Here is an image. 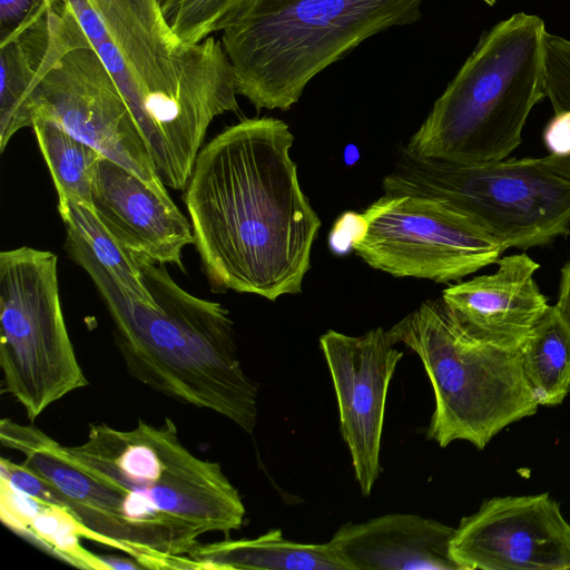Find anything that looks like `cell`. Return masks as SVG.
<instances>
[{"mask_svg":"<svg viewBox=\"0 0 570 570\" xmlns=\"http://www.w3.org/2000/svg\"><path fill=\"white\" fill-rule=\"evenodd\" d=\"M7 446L48 482L58 505L148 569H196L199 537L240 530L245 505L217 462L195 455L174 421L141 419L131 430L91 424L85 442L66 446L18 424Z\"/></svg>","mask_w":570,"mask_h":570,"instance_id":"cell-1","label":"cell"},{"mask_svg":"<svg viewBox=\"0 0 570 570\" xmlns=\"http://www.w3.org/2000/svg\"><path fill=\"white\" fill-rule=\"evenodd\" d=\"M293 141L283 120L249 118L198 153L185 203L214 285L269 301L302 291L321 220L302 190Z\"/></svg>","mask_w":570,"mask_h":570,"instance_id":"cell-2","label":"cell"},{"mask_svg":"<svg viewBox=\"0 0 570 570\" xmlns=\"http://www.w3.org/2000/svg\"><path fill=\"white\" fill-rule=\"evenodd\" d=\"M118 83L165 186L183 190L215 117L238 112L222 41L184 45L157 0H66Z\"/></svg>","mask_w":570,"mask_h":570,"instance_id":"cell-3","label":"cell"},{"mask_svg":"<svg viewBox=\"0 0 570 570\" xmlns=\"http://www.w3.org/2000/svg\"><path fill=\"white\" fill-rule=\"evenodd\" d=\"M66 245L107 307L128 373L160 394L216 412L253 433L258 386L238 358L229 312L183 289L165 264L134 253L155 302L135 299L82 246L69 239Z\"/></svg>","mask_w":570,"mask_h":570,"instance_id":"cell-4","label":"cell"},{"mask_svg":"<svg viewBox=\"0 0 570 570\" xmlns=\"http://www.w3.org/2000/svg\"><path fill=\"white\" fill-rule=\"evenodd\" d=\"M424 0H246L222 30L237 94L287 110L306 85L365 39L422 17Z\"/></svg>","mask_w":570,"mask_h":570,"instance_id":"cell-5","label":"cell"},{"mask_svg":"<svg viewBox=\"0 0 570 570\" xmlns=\"http://www.w3.org/2000/svg\"><path fill=\"white\" fill-rule=\"evenodd\" d=\"M543 19L517 12L485 31L402 149L453 163L505 159L547 98Z\"/></svg>","mask_w":570,"mask_h":570,"instance_id":"cell-6","label":"cell"},{"mask_svg":"<svg viewBox=\"0 0 570 570\" xmlns=\"http://www.w3.org/2000/svg\"><path fill=\"white\" fill-rule=\"evenodd\" d=\"M387 333L423 364L435 401L426 439L441 448L464 440L482 450L505 426L537 412L519 352L470 338L442 299L423 302Z\"/></svg>","mask_w":570,"mask_h":570,"instance_id":"cell-7","label":"cell"},{"mask_svg":"<svg viewBox=\"0 0 570 570\" xmlns=\"http://www.w3.org/2000/svg\"><path fill=\"white\" fill-rule=\"evenodd\" d=\"M382 186L385 193L442 200L476 223L503 252L546 246L570 232V180L538 158L453 163L401 149Z\"/></svg>","mask_w":570,"mask_h":570,"instance_id":"cell-8","label":"cell"},{"mask_svg":"<svg viewBox=\"0 0 570 570\" xmlns=\"http://www.w3.org/2000/svg\"><path fill=\"white\" fill-rule=\"evenodd\" d=\"M49 19V46L28 104L32 125L50 120L165 189L127 99L66 0H50Z\"/></svg>","mask_w":570,"mask_h":570,"instance_id":"cell-9","label":"cell"},{"mask_svg":"<svg viewBox=\"0 0 570 570\" xmlns=\"http://www.w3.org/2000/svg\"><path fill=\"white\" fill-rule=\"evenodd\" d=\"M57 256L28 246L0 253V367L3 391L33 422L87 386L68 334Z\"/></svg>","mask_w":570,"mask_h":570,"instance_id":"cell-10","label":"cell"},{"mask_svg":"<svg viewBox=\"0 0 570 570\" xmlns=\"http://www.w3.org/2000/svg\"><path fill=\"white\" fill-rule=\"evenodd\" d=\"M353 220V250L394 277L460 281L504 253L471 218L423 195L385 193Z\"/></svg>","mask_w":570,"mask_h":570,"instance_id":"cell-11","label":"cell"},{"mask_svg":"<svg viewBox=\"0 0 570 570\" xmlns=\"http://www.w3.org/2000/svg\"><path fill=\"white\" fill-rule=\"evenodd\" d=\"M451 556L461 570H570V523L549 493L492 498L461 519Z\"/></svg>","mask_w":570,"mask_h":570,"instance_id":"cell-12","label":"cell"},{"mask_svg":"<svg viewBox=\"0 0 570 570\" xmlns=\"http://www.w3.org/2000/svg\"><path fill=\"white\" fill-rule=\"evenodd\" d=\"M394 345L383 327L360 336L328 330L320 337L336 395L340 431L365 497L371 494L381 473L386 396L403 356Z\"/></svg>","mask_w":570,"mask_h":570,"instance_id":"cell-13","label":"cell"},{"mask_svg":"<svg viewBox=\"0 0 570 570\" xmlns=\"http://www.w3.org/2000/svg\"><path fill=\"white\" fill-rule=\"evenodd\" d=\"M491 274L451 285L442 301L470 338L517 352L549 308L534 274L540 265L527 254L500 257Z\"/></svg>","mask_w":570,"mask_h":570,"instance_id":"cell-14","label":"cell"},{"mask_svg":"<svg viewBox=\"0 0 570 570\" xmlns=\"http://www.w3.org/2000/svg\"><path fill=\"white\" fill-rule=\"evenodd\" d=\"M91 207L109 233L128 250L181 267V254L194 244L190 220L165 189L145 181L104 157L91 191Z\"/></svg>","mask_w":570,"mask_h":570,"instance_id":"cell-15","label":"cell"},{"mask_svg":"<svg viewBox=\"0 0 570 570\" xmlns=\"http://www.w3.org/2000/svg\"><path fill=\"white\" fill-rule=\"evenodd\" d=\"M455 528L417 514L348 522L330 542L351 570H461L451 556Z\"/></svg>","mask_w":570,"mask_h":570,"instance_id":"cell-16","label":"cell"},{"mask_svg":"<svg viewBox=\"0 0 570 570\" xmlns=\"http://www.w3.org/2000/svg\"><path fill=\"white\" fill-rule=\"evenodd\" d=\"M50 0L11 31L0 33V151L19 130L32 127L31 90L50 40Z\"/></svg>","mask_w":570,"mask_h":570,"instance_id":"cell-17","label":"cell"},{"mask_svg":"<svg viewBox=\"0 0 570 570\" xmlns=\"http://www.w3.org/2000/svg\"><path fill=\"white\" fill-rule=\"evenodd\" d=\"M200 570H351L334 546L299 543L271 530L253 539L199 543L188 556Z\"/></svg>","mask_w":570,"mask_h":570,"instance_id":"cell-18","label":"cell"},{"mask_svg":"<svg viewBox=\"0 0 570 570\" xmlns=\"http://www.w3.org/2000/svg\"><path fill=\"white\" fill-rule=\"evenodd\" d=\"M0 517L11 530L31 537L76 567L109 570L104 558L86 550L80 540L112 548L110 541L85 527L68 509L36 500L2 478Z\"/></svg>","mask_w":570,"mask_h":570,"instance_id":"cell-19","label":"cell"},{"mask_svg":"<svg viewBox=\"0 0 570 570\" xmlns=\"http://www.w3.org/2000/svg\"><path fill=\"white\" fill-rule=\"evenodd\" d=\"M518 352L538 405L562 403L570 392V326L554 305L549 306Z\"/></svg>","mask_w":570,"mask_h":570,"instance_id":"cell-20","label":"cell"},{"mask_svg":"<svg viewBox=\"0 0 570 570\" xmlns=\"http://www.w3.org/2000/svg\"><path fill=\"white\" fill-rule=\"evenodd\" d=\"M58 212L66 226L67 239L82 246L135 299L153 304L135 254L125 248L105 227L91 205L58 197Z\"/></svg>","mask_w":570,"mask_h":570,"instance_id":"cell-21","label":"cell"},{"mask_svg":"<svg viewBox=\"0 0 570 570\" xmlns=\"http://www.w3.org/2000/svg\"><path fill=\"white\" fill-rule=\"evenodd\" d=\"M31 128L58 197L91 205L92 184L104 156L50 120L36 119Z\"/></svg>","mask_w":570,"mask_h":570,"instance_id":"cell-22","label":"cell"},{"mask_svg":"<svg viewBox=\"0 0 570 570\" xmlns=\"http://www.w3.org/2000/svg\"><path fill=\"white\" fill-rule=\"evenodd\" d=\"M173 32L195 45L222 31L246 0H157Z\"/></svg>","mask_w":570,"mask_h":570,"instance_id":"cell-23","label":"cell"},{"mask_svg":"<svg viewBox=\"0 0 570 570\" xmlns=\"http://www.w3.org/2000/svg\"><path fill=\"white\" fill-rule=\"evenodd\" d=\"M546 92L553 111L570 110V40L547 31Z\"/></svg>","mask_w":570,"mask_h":570,"instance_id":"cell-24","label":"cell"},{"mask_svg":"<svg viewBox=\"0 0 570 570\" xmlns=\"http://www.w3.org/2000/svg\"><path fill=\"white\" fill-rule=\"evenodd\" d=\"M543 142L552 155L570 154V110L554 112L543 130Z\"/></svg>","mask_w":570,"mask_h":570,"instance_id":"cell-25","label":"cell"},{"mask_svg":"<svg viewBox=\"0 0 570 570\" xmlns=\"http://www.w3.org/2000/svg\"><path fill=\"white\" fill-rule=\"evenodd\" d=\"M47 0H0V33L11 31Z\"/></svg>","mask_w":570,"mask_h":570,"instance_id":"cell-26","label":"cell"},{"mask_svg":"<svg viewBox=\"0 0 570 570\" xmlns=\"http://www.w3.org/2000/svg\"><path fill=\"white\" fill-rule=\"evenodd\" d=\"M554 306L562 320L570 326V261L561 268L559 294Z\"/></svg>","mask_w":570,"mask_h":570,"instance_id":"cell-27","label":"cell"},{"mask_svg":"<svg viewBox=\"0 0 570 570\" xmlns=\"http://www.w3.org/2000/svg\"><path fill=\"white\" fill-rule=\"evenodd\" d=\"M538 159L547 168L570 180V154L562 156L549 154Z\"/></svg>","mask_w":570,"mask_h":570,"instance_id":"cell-28","label":"cell"},{"mask_svg":"<svg viewBox=\"0 0 570 570\" xmlns=\"http://www.w3.org/2000/svg\"><path fill=\"white\" fill-rule=\"evenodd\" d=\"M105 562L108 564L109 570L118 569H142V567L134 559L127 560L118 557H102Z\"/></svg>","mask_w":570,"mask_h":570,"instance_id":"cell-29","label":"cell"}]
</instances>
